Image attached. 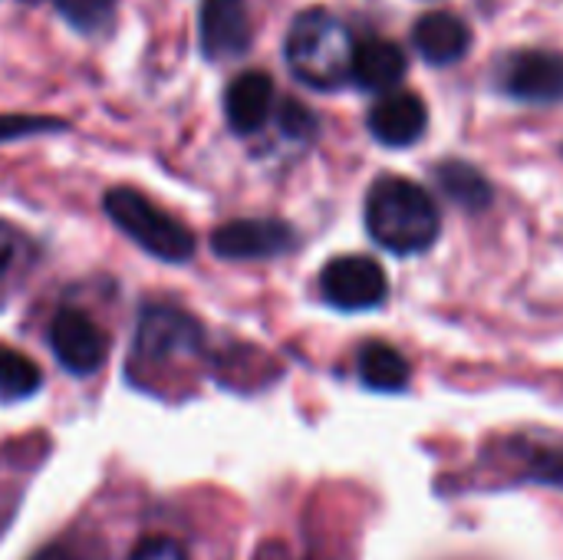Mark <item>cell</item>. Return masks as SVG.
Wrapping results in <instances>:
<instances>
[{
	"mask_svg": "<svg viewBox=\"0 0 563 560\" xmlns=\"http://www.w3.org/2000/svg\"><path fill=\"white\" fill-rule=\"evenodd\" d=\"M16 248H20V234H16L7 221H0V274L10 267V261H13Z\"/></svg>",
	"mask_w": 563,
	"mask_h": 560,
	"instance_id": "obj_21",
	"label": "cell"
},
{
	"mask_svg": "<svg viewBox=\"0 0 563 560\" xmlns=\"http://www.w3.org/2000/svg\"><path fill=\"white\" fill-rule=\"evenodd\" d=\"M498 86L521 102H561L563 99V53L521 50L505 59Z\"/></svg>",
	"mask_w": 563,
	"mask_h": 560,
	"instance_id": "obj_6",
	"label": "cell"
},
{
	"mask_svg": "<svg viewBox=\"0 0 563 560\" xmlns=\"http://www.w3.org/2000/svg\"><path fill=\"white\" fill-rule=\"evenodd\" d=\"M366 231L393 254H422L442 234L435 198L402 175H383L366 195Z\"/></svg>",
	"mask_w": 563,
	"mask_h": 560,
	"instance_id": "obj_1",
	"label": "cell"
},
{
	"mask_svg": "<svg viewBox=\"0 0 563 560\" xmlns=\"http://www.w3.org/2000/svg\"><path fill=\"white\" fill-rule=\"evenodd\" d=\"M40 366L10 347H0V399H26L40 389Z\"/></svg>",
	"mask_w": 563,
	"mask_h": 560,
	"instance_id": "obj_16",
	"label": "cell"
},
{
	"mask_svg": "<svg viewBox=\"0 0 563 560\" xmlns=\"http://www.w3.org/2000/svg\"><path fill=\"white\" fill-rule=\"evenodd\" d=\"M409 363L389 343H366L360 350V380L376 393H402L409 386Z\"/></svg>",
	"mask_w": 563,
	"mask_h": 560,
	"instance_id": "obj_14",
	"label": "cell"
},
{
	"mask_svg": "<svg viewBox=\"0 0 563 560\" xmlns=\"http://www.w3.org/2000/svg\"><path fill=\"white\" fill-rule=\"evenodd\" d=\"M277 119H280V129H284L290 139H310V135L317 132V116H313L303 102H297V99L280 102Z\"/></svg>",
	"mask_w": 563,
	"mask_h": 560,
	"instance_id": "obj_19",
	"label": "cell"
},
{
	"mask_svg": "<svg viewBox=\"0 0 563 560\" xmlns=\"http://www.w3.org/2000/svg\"><path fill=\"white\" fill-rule=\"evenodd\" d=\"M435 178H439L442 191L455 205H462L468 211H482V208L492 205V185H488V178L475 165H468V162H459V158L442 162L435 168Z\"/></svg>",
	"mask_w": 563,
	"mask_h": 560,
	"instance_id": "obj_15",
	"label": "cell"
},
{
	"mask_svg": "<svg viewBox=\"0 0 563 560\" xmlns=\"http://www.w3.org/2000/svg\"><path fill=\"white\" fill-rule=\"evenodd\" d=\"M412 46L419 56L432 66H452L468 56L472 50V26L449 13V10H432L416 20L412 26Z\"/></svg>",
	"mask_w": 563,
	"mask_h": 560,
	"instance_id": "obj_11",
	"label": "cell"
},
{
	"mask_svg": "<svg viewBox=\"0 0 563 560\" xmlns=\"http://www.w3.org/2000/svg\"><path fill=\"white\" fill-rule=\"evenodd\" d=\"M356 40L350 26L330 10H303L284 43L290 73L310 89H340L353 73Z\"/></svg>",
	"mask_w": 563,
	"mask_h": 560,
	"instance_id": "obj_2",
	"label": "cell"
},
{
	"mask_svg": "<svg viewBox=\"0 0 563 560\" xmlns=\"http://www.w3.org/2000/svg\"><path fill=\"white\" fill-rule=\"evenodd\" d=\"M406 76V53L393 40H366L356 43L350 79L366 92H389Z\"/></svg>",
	"mask_w": 563,
	"mask_h": 560,
	"instance_id": "obj_13",
	"label": "cell"
},
{
	"mask_svg": "<svg viewBox=\"0 0 563 560\" xmlns=\"http://www.w3.org/2000/svg\"><path fill=\"white\" fill-rule=\"evenodd\" d=\"M49 347L56 360L76 376H92L106 363V353H109L102 330L79 310H59L53 317Z\"/></svg>",
	"mask_w": 563,
	"mask_h": 560,
	"instance_id": "obj_8",
	"label": "cell"
},
{
	"mask_svg": "<svg viewBox=\"0 0 563 560\" xmlns=\"http://www.w3.org/2000/svg\"><path fill=\"white\" fill-rule=\"evenodd\" d=\"M201 343V327L178 307H148L135 333L139 363H168L175 356L195 353Z\"/></svg>",
	"mask_w": 563,
	"mask_h": 560,
	"instance_id": "obj_5",
	"label": "cell"
},
{
	"mask_svg": "<svg viewBox=\"0 0 563 560\" xmlns=\"http://www.w3.org/2000/svg\"><path fill=\"white\" fill-rule=\"evenodd\" d=\"M274 109V79L261 69H247L224 89V116L238 135H251L264 129Z\"/></svg>",
	"mask_w": 563,
	"mask_h": 560,
	"instance_id": "obj_12",
	"label": "cell"
},
{
	"mask_svg": "<svg viewBox=\"0 0 563 560\" xmlns=\"http://www.w3.org/2000/svg\"><path fill=\"white\" fill-rule=\"evenodd\" d=\"M102 208L112 218V224L122 234H129L152 257L168 261V264H185V261L195 257V234H191V228L181 224L178 218H172L168 211H162L142 191H135V188H112V191H106Z\"/></svg>",
	"mask_w": 563,
	"mask_h": 560,
	"instance_id": "obj_3",
	"label": "cell"
},
{
	"mask_svg": "<svg viewBox=\"0 0 563 560\" xmlns=\"http://www.w3.org/2000/svg\"><path fill=\"white\" fill-rule=\"evenodd\" d=\"M201 50L208 59H231L251 46V13L244 0H201Z\"/></svg>",
	"mask_w": 563,
	"mask_h": 560,
	"instance_id": "obj_9",
	"label": "cell"
},
{
	"mask_svg": "<svg viewBox=\"0 0 563 560\" xmlns=\"http://www.w3.org/2000/svg\"><path fill=\"white\" fill-rule=\"evenodd\" d=\"M429 129V109L416 92H389L369 109V132L389 149L416 145Z\"/></svg>",
	"mask_w": 563,
	"mask_h": 560,
	"instance_id": "obj_10",
	"label": "cell"
},
{
	"mask_svg": "<svg viewBox=\"0 0 563 560\" xmlns=\"http://www.w3.org/2000/svg\"><path fill=\"white\" fill-rule=\"evenodd\" d=\"M33 560H76L69 551H63V548H46V551H40Z\"/></svg>",
	"mask_w": 563,
	"mask_h": 560,
	"instance_id": "obj_22",
	"label": "cell"
},
{
	"mask_svg": "<svg viewBox=\"0 0 563 560\" xmlns=\"http://www.w3.org/2000/svg\"><path fill=\"white\" fill-rule=\"evenodd\" d=\"M76 30H99L112 17V0H53Z\"/></svg>",
	"mask_w": 563,
	"mask_h": 560,
	"instance_id": "obj_17",
	"label": "cell"
},
{
	"mask_svg": "<svg viewBox=\"0 0 563 560\" xmlns=\"http://www.w3.org/2000/svg\"><path fill=\"white\" fill-rule=\"evenodd\" d=\"M53 129H63V122L49 116H0V142H13L23 135L53 132Z\"/></svg>",
	"mask_w": 563,
	"mask_h": 560,
	"instance_id": "obj_18",
	"label": "cell"
},
{
	"mask_svg": "<svg viewBox=\"0 0 563 560\" xmlns=\"http://www.w3.org/2000/svg\"><path fill=\"white\" fill-rule=\"evenodd\" d=\"M129 560H185V551L172 538H148L129 554Z\"/></svg>",
	"mask_w": 563,
	"mask_h": 560,
	"instance_id": "obj_20",
	"label": "cell"
},
{
	"mask_svg": "<svg viewBox=\"0 0 563 560\" xmlns=\"http://www.w3.org/2000/svg\"><path fill=\"white\" fill-rule=\"evenodd\" d=\"M323 300L336 310H373L389 294V277L379 267V261L363 254H343L333 257L320 274Z\"/></svg>",
	"mask_w": 563,
	"mask_h": 560,
	"instance_id": "obj_4",
	"label": "cell"
},
{
	"mask_svg": "<svg viewBox=\"0 0 563 560\" xmlns=\"http://www.w3.org/2000/svg\"><path fill=\"white\" fill-rule=\"evenodd\" d=\"M294 248V228L277 218H238L211 234V251L228 261L274 257Z\"/></svg>",
	"mask_w": 563,
	"mask_h": 560,
	"instance_id": "obj_7",
	"label": "cell"
}]
</instances>
